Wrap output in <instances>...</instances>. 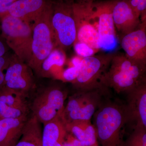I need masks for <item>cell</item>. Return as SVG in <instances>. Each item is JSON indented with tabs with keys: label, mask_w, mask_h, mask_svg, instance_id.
<instances>
[{
	"label": "cell",
	"mask_w": 146,
	"mask_h": 146,
	"mask_svg": "<svg viewBox=\"0 0 146 146\" xmlns=\"http://www.w3.org/2000/svg\"><path fill=\"white\" fill-rule=\"evenodd\" d=\"M0 102L27 112V108L24 101V96L6 86H5L0 90Z\"/></svg>",
	"instance_id": "ffe728a7"
},
{
	"label": "cell",
	"mask_w": 146,
	"mask_h": 146,
	"mask_svg": "<svg viewBox=\"0 0 146 146\" xmlns=\"http://www.w3.org/2000/svg\"><path fill=\"white\" fill-rule=\"evenodd\" d=\"M3 118L2 117L1 115V112H0V120L1 119H2Z\"/></svg>",
	"instance_id": "836d02e7"
},
{
	"label": "cell",
	"mask_w": 146,
	"mask_h": 146,
	"mask_svg": "<svg viewBox=\"0 0 146 146\" xmlns=\"http://www.w3.org/2000/svg\"><path fill=\"white\" fill-rule=\"evenodd\" d=\"M133 11L139 17L141 23H146V0H128Z\"/></svg>",
	"instance_id": "cb8c5ba5"
},
{
	"label": "cell",
	"mask_w": 146,
	"mask_h": 146,
	"mask_svg": "<svg viewBox=\"0 0 146 146\" xmlns=\"http://www.w3.org/2000/svg\"><path fill=\"white\" fill-rule=\"evenodd\" d=\"M146 64L130 59L125 54L115 52L100 83L118 94H127L146 82Z\"/></svg>",
	"instance_id": "7a4b0ae2"
},
{
	"label": "cell",
	"mask_w": 146,
	"mask_h": 146,
	"mask_svg": "<svg viewBox=\"0 0 146 146\" xmlns=\"http://www.w3.org/2000/svg\"><path fill=\"white\" fill-rule=\"evenodd\" d=\"M8 48V46L6 43L5 40L4 39L2 34L1 19H0V57L6 54Z\"/></svg>",
	"instance_id": "f1b7e54d"
},
{
	"label": "cell",
	"mask_w": 146,
	"mask_h": 146,
	"mask_svg": "<svg viewBox=\"0 0 146 146\" xmlns=\"http://www.w3.org/2000/svg\"><path fill=\"white\" fill-rule=\"evenodd\" d=\"M11 58H9L6 54L0 57V90L5 85V74L3 71L7 69L9 63Z\"/></svg>",
	"instance_id": "4316f807"
},
{
	"label": "cell",
	"mask_w": 146,
	"mask_h": 146,
	"mask_svg": "<svg viewBox=\"0 0 146 146\" xmlns=\"http://www.w3.org/2000/svg\"><path fill=\"white\" fill-rule=\"evenodd\" d=\"M115 52L83 58L79 66L77 77L72 84L77 91H87L104 86L101 79L109 68Z\"/></svg>",
	"instance_id": "8992f818"
},
{
	"label": "cell",
	"mask_w": 146,
	"mask_h": 146,
	"mask_svg": "<svg viewBox=\"0 0 146 146\" xmlns=\"http://www.w3.org/2000/svg\"><path fill=\"white\" fill-rule=\"evenodd\" d=\"M16 0H0V18L5 14L9 7Z\"/></svg>",
	"instance_id": "83f0119b"
},
{
	"label": "cell",
	"mask_w": 146,
	"mask_h": 146,
	"mask_svg": "<svg viewBox=\"0 0 146 146\" xmlns=\"http://www.w3.org/2000/svg\"><path fill=\"white\" fill-rule=\"evenodd\" d=\"M112 16L115 29L120 37L137 29L141 25L140 18L133 11L128 0H116Z\"/></svg>",
	"instance_id": "5bb4252c"
},
{
	"label": "cell",
	"mask_w": 146,
	"mask_h": 146,
	"mask_svg": "<svg viewBox=\"0 0 146 146\" xmlns=\"http://www.w3.org/2000/svg\"><path fill=\"white\" fill-rule=\"evenodd\" d=\"M2 34L7 45L27 64L32 55L33 32L30 24L5 14L1 18Z\"/></svg>",
	"instance_id": "277c9868"
},
{
	"label": "cell",
	"mask_w": 146,
	"mask_h": 146,
	"mask_svg": "<svg viewBox=\"0 0 146 146\" xmlns=\"http://www.w3.org/2000/svg\"><path fill=\"white\" fill-rule=\"evenodd\" d=\"M108 89L102 86L87 91H78L80 96L79 107L61 117L65 124L76 120H91L106 96L109 95Z\"/></svg>",
	"instance_id": "30bf717a"
},
{
	"label": "cell",
	"mask_w": 146,
	"mask_h": 146,
	"mask_svg": "<svg viewBox=\"0 0 146 146\" xmlns=\"http://www.w3.org/2000/svg\"><path fill=\"white\" fill-rule=\"evenodd\" d=\"M5 86L25 96L33 86L30 68L16 55L11 58L5 74Z\"/></svg>",
	"instance_id": "8fae6325"
},
{
	"label": "cell",
	"mask_w": 146,
	"mask_h": 146,
	"mask_svg": "<svg viewBox=\"0 0 146 146\" xmlns=\"http://www.w3.org/2000/svg\"><path fill=\"white\" fill-rule=\"evenodd\" d=\"M65 124L67 132L86 146L98 144L96 129L90 120H76Z\"/></svg>",
	"instance_id": "e0dca14e"
},
{
	"label": "cell",
	"mask_w": 146,
	"mask_h": 146,
	"mask_svg": "<svg viewBox=\"0 0 146 146\" xmlns=\"http://www.w3.org/2000/svg\"><path fill=\"white\" fill-rule=\"evenodd\" d=\"M82 59V58H80V57L78 56L73 58L72 60V66L78 67Z\"/></svg>",
	"instance_id": "4dcf8cb0"
},
{
	"label": "cell",
	"mask_w": 146,
	"mask_h": 146,
	"mask_svg": "<svg viewBox=\"0 0 146 146\" xmlns=\"http://www.w3.org/2000/svg\"><path fill=\"white\" fill-rule=\"evenodd\" d=\"M124 146H146V128H134L133 132L124 141Z\"/></svg>",
	"instance_id": "7402d4cb"
},
{
	"label": "cell",
	"mask_w": 146,
	"mask_h": 146,
	"mask_svg": "<svg viewBox=\"0 0 146 146\" xmlns=\"http://www.w3.org/2000/svg\"><path fill=\"white\" fill-rule=\"evenodd\" d=\"M15 146H43L40 122L34 115L27 120L21 138Z\"/></svg>",
	"instance_id": "d6986e66"
},
{
	"label": "cell",
	"mask_w": 146,
	"mask_h": 146,
	"mask_svg": "<svg viewBox=\"0 0 146 146\" xmlns=\"http://www.w3.org/2000/svg\"><path fill=\"white\" fill-rule=\"evenodd\" d=\"M67 132L61 117L46 123L42 132L43 146H63Z\"/></svg>",
	"instance_id": "ac0fdd59"
},
{
	"label": "cell",
	"mask_w": 146,
	"mask_h": 146,
	"mask_svg": "<svg viewBox=\"0 0 146 146\" xmlns=\"http://www.w3.org/2000/svg\"><path fill=\"white\" fill-rule=\"evenodd\" d=\"M127 109L129 123L135 127L146 128V82L127 93Z\"/></svg>",
	"instance_id": "4fadbf2b"
},
{
	"label": "cell",
	"mask_w": 146,
	"mask_h": 146,
	"mask_svg": "<svg viewBox=\"0 0 146 146\" xmlns=\"http://www.w3.org/2000/svg\"><path fill=\"white\" fill-rule=\"evenodd\" d=\"M73 45L76 53L82 58L92 56L98 52L96 50L82 42H75Z\"/></svg>",
	"instance_id": "d4e9b609"
},
{
	"label": "cell",
	"mask_w": 146,
	"mask_h": 146,
	"mask_svg": "<svg viewBox=\"0 0 146 146\" xmlns=\"http://www.w3.org/2000/svg\"><path fill=\"white\" fill-rule=\"evenodd\" d=\"M78 67L71 66L63 72L61 78L63 81L72 83L76 80L78 74Z\"/></svg>",
	"instance_id": "484cf974"
},
{
	"label": "cell",
	"mask_w": 146,
	"mask_h": 146,
	"mask_svg": "<svg viewBox=\"0 0 146 146\" xmlns=\"http://www.w3.org/2000/svg\"><path fill=\"white\" fill-rule=\"evenodd\" d=\"M73 0H59L52 3L51 23L56 45L61 49L70 48L76 39Z\"/></svg>",
	"instance_id": "5b68a950"
},
{
	"label": "cell",
	"mask_w": 146,
	"mask_h": 146,
	"mask_svg": "<svg viewBox=\"0 0 146 146\" xmlns=\"http://www.w3.org/2000/svg\"><path fill=\"white\" fill-rule=\"evenodd\" d=\"M93 3L73 1V11L76 29L75 42L84 43L98 52L101 47L98 32V21L93 10Z\"/></svg>",
	"instance_id": "ba28073f"
},
{
	"label": "cell",
	"mask_w": 146,
	"mask_h": 146,
	"mask_svg": "<svg viewBox=\"0 0 146 146\" xmlns=\"http://www.w3.org/2000/svg\"><path fill=\"white\" fill-rule=\"evenodd\" d=\"M120 39L126 56L146 64V23H141L138 29L121 36Z\"/></svg>",
	"instance_id": "7c38bea8"
},
{
	"label": "cell",
	"mask_w": 146,
	"mask_h": 146,
	"mask_svg": "<svg viewBox=\"0 0 146 146\" xmlns=\"http://www.w3.org/2000/svg\"><path fill=\"white\" fill-rule=\"evenodd\" d=\"M63 146H72V145L70 142L67 140V141H65V142L63 143Z\"/></svg>",
	"instance_id": "d6a6232c"
},
{
	"label": "cell",
	"mask_w": 146,
	"mask_h": 146,
	"mask_svg": "<svg viewBox=\"0 0 146 146\" xmlns=\"http://www.w3.org/2000/svg\"><path fill=\"white\" fill-rule=\"evenodd\" d=\"M67 91L58 86L47 87L36 95L32 103L33 115L40 122L46 123L62 117Z\"/></svg>",
	"instance_id": "52a82bcc"
},
{
	"label": "cell",
	"mask_w": 146,
	"mask_h": 146,
	"mask_svg": "<svg viewBox=\"0 0 146 146\" xmlns=\"http://www.w3.org/2000/svg\"><path fill=\"white\" fill-rule=\"evenodd\" d=\"M0 112L3 119H16L27 115L26 112L23 110L10 107L2 102H0Z\"/></svg>",
	"instance_id": "603a6c76"
},
{
	"label": "cell",
	"mask_w": 146,
	"mask_h": 146,
	"mask_svg": "<svg viewBox=\"0 0 146 146\" xmlns=\"http://www.w3.org/2000/svg\"><path fill=\"white\" fill-rule=\"evenodd\" d=\"M27 120V115L16 119L0 120V146H15Z\"/></svg>",
	"instance_id": "2e32d148"
},
{
	"label": "cell",
	"mask_w": 146,
	"mask_h": 146,
	"mask_svg": "<svg viewBox=\"0 0 146 146\" xmlns=\"http://www.w3.org/2000/svg\"><path fill=\"white\" fill-rule=\"evenodd\" d=\"M65 62V56L63 50L54 48L43 61L40 74L46 76L53 67H62Z\"/></svg>",
	"instance_id": "44dd1931"
},
{
	"label": "cell",
	"mask_w": 146,
	"mask_h": 146,
	"mask_svg": "<svg viewBox=\"0 0 146 146\" xmlns=\"http://www.w3.org/2000/svg\"><path fill=\"white\" fill-rule=\"evenodd\" d=\"M116 0H108L92 4L98 23V32L101 49L112 50L115 48L117 39L113 21L112 9Z\"/></svg>",
	"instance_id": "9c48e42d"
},
{
	"label": "cell",
	"mask_w": 146,
	"mask_h": 146,
	"mask_svg": "<svg viewBox=\"0 0 146 146\" xmlns=\"http://www.w3.org/2000/svg\"><path fill=\"white\" fill-rule=\"evenodd\" d=\"M93 116L97 139L102 146H124L122 129L129 123L126 104L105 99Z\"/></svg>",
	"instance_id": "6da1fadb"
},
{
	"label": "cell",
	"mask_w": 146,
	"mask_h": 146,
	"mask_svg": "<svg viewBox=\"0 0 146 146\" xmlns=\"http://www.w3.org/2000/svg\"><path fill=\"white\" fill-rule=\"evenodd\" d=\"M67 141L70 142L72 146H86L81 141H79L71 134L66 136Z\"/></svg>",
	"instance_id": "f546056e"
},
{
	"label": "cell",
	"mask_w": 146,
	"mask_h": 146,
	"mask_svg": "<svg viewBox=\"0 0 146 146\" xmlns=\"http://www.w3.org/2000/svg\"><path fill=\"white\" fill-rule=\"evenodd\" d=\"M52 3H49L32 27V55L27 65L37 74H40L43 61L56 45L52 25Z\"/></svg>",
	"instance_id": "3957f363"
},
{
	"label": "cell",
	"mask_w": 146,
	"mask_h": 146,
	"mask_svg": "<svg viewBox=\"0 0 146 146\" xmlns=\"http://www.w3.org/2000/svg\"><path fill=\"white\" fill-rule=\"evenodd\" d=\"M48 3L45 0H16L6 14L30 24L36 20Z\"/></svg>",
	"instance_id": "9a60e30c"
},
{
	"label": "cell",
	"mask_w": 146,
	"mask_h": 146,
	"mask_svg": "<svg viewBox=\"0 0 146 146\" xmlns=\"http://www.w3.org/2000/svg\"><path fill=\"white\" fill-rule=\"evenodd\" d=\"M92 146H99V145H98V144H97V145H94Z\"/></svg>",
	"instance_id": "e575fe53"
},
{
	"label": "cell",
	"mask_w": 146,
	"mask_h": 146,
	"mask_svg": "<svg viewBox=\"0 0 146 146\" xmlns=\"http://www.w3.org/2000/svg\"><path fill=\"white\" fill-rule=\"evenodd\" d=\"M74 1L80 2H85L93 3L95 2L96 0H73Z\"/></svg>",
	"instance_id": "1f68e13d"
}]
</instances>
